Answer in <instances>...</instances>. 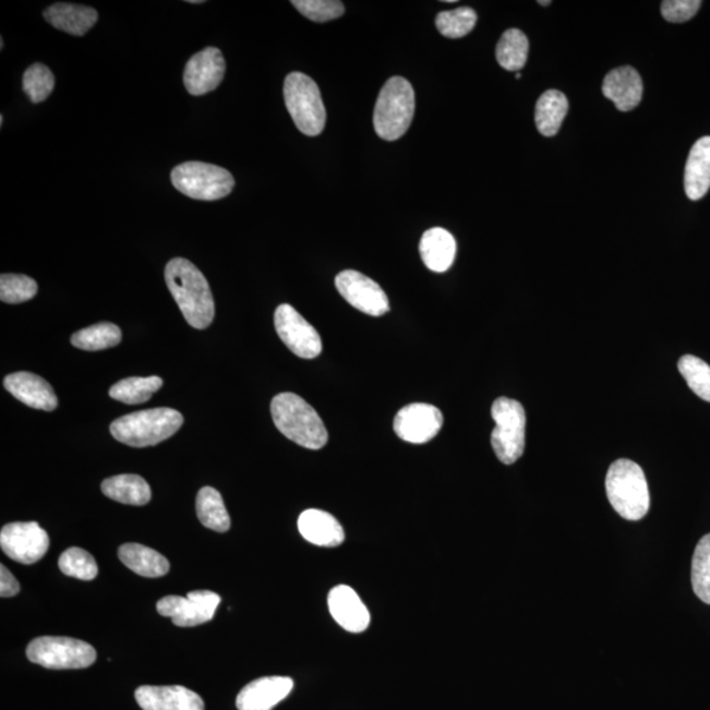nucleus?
<instances>
[{
	"label": "nucleus",
	"instance_id": "1",
	"mask_svg": "<svg viewBox=\"0 0 710 710\" xmlns=\"http://www.w3.org/2000/svg\"><path fill=\"white\" fill-rule=\"evenodd\" d=\"M165 279L185 322L195 329L208 328L214 322L215 302L200 268L188 260L175 258L166 265Z\"/></svg>",
	"mask_w": 710,
	"mask_h": 710
},
{
	"label": "nucleus",
	"instance_id": "2",
	"mask_svg": "<svg viewBox=\"0 0 710 710\" xmlns=\"http://www.w3.org/2000/svg\"><path fill=\"white\" fill-rule=\"evenodd\" d=\"M272 414L278 431L305 449L318 450L328 444V432L322 418L300 396L291 393L275 396Z\"/></svg>",
	"mask_w": 710,
	"mask_h": 710
},
{
	"label": "nucleus",
	"instance_id": "3",
	"mask_svg": "<svg viewBox=\"0 0 710 710\" xmlns=\"http://www.w3.org/2000/svg\"><path fill=\"white\" fill-rule=\"evenodd\" d=\"M183 421L182 413L172 408L146 409L115 420L110 432L121 444L148 447L175 436Z\"/></svg>",
	"mask_w": 710,
	"mask_h": 710
},
{
	"label": "nucleus",
	"instance_id": "4",
	"mask_svg": "<svg viewBox=\"0 0 710 710\" xmlns=\"http://www.w3.org/2000/svg\"><path fill=\"white\" fill-rule=\"evenodd\" d=\"M606 496L614 510L626 520L638 521L648 515L650 492L645 472L630 459H618L607 470Z\"/></svg>",
	"mask_w": 710,
	"mask_h": 710
},
{
	"label": "nucleus",
	"instance_id": "5",
	"mask_svg": "<svg viewBox=\"0 0 710 710\" xmlns=\"http://www.w3.org/2000/svg\"><path fill=\"white\" fill-rule=\"evenodd\" d=\"M414 92L402 76H393L381 89L374 108V128L377 136L395 141L405 136L414 115Z\"/></svg>",
	"mask_w": 710,
	"mask_h": 710
},
{
	"label": "nucleus",
	"instance_id": "6",
	"mask_svg": "<svg viewBox=\"0 0 710 710\" xmlns=\"http://www.w3.org/2000/svg\"><path fill=\"white\" fill-rule=\"evenodd\" d=\"M284 95L298 130L305 136H318L325 128L326 112L316 82L309 75L293 72L287 75Z\"/></svg>",
	"mask_w": 710,
	"mask_h": 710
},
{
	"label": "nucleus",
	"instance_id": "7",
	"mask_svg": "<svg viewBox=\"0 0 710 710\" xmlns=\"http://www.w3.org/2000/svg\"><path fill=\"white\" fill-rule=\"evenodd\" d=\"M491 413L495 421L491 444L496 457L504 465L517 462L526 450V409L517 400L498 398L492 405Z\"/></svg>",
	"mask_w": 710,
	"mask_h": 710
},
{
	"label": "nucleus",
	"instance_id": "8",
	"mask_svg": "<svg viewBox=\"0 0 710 710\" xmlns=\"http://www.w3.org/2000/svg\"><path fill=\"white\" fill-rule=\"evenodd\" d=\"M171 182L185 196L214 202L232 193L234 178L220 166L190 161L171 171Z\"/></svg>",
	"mask_w": 710,
	"mask_h": 710
},
{
	"label": "nucleus",
	"instance_id": "9",
	"mask_svg": "<svg viewBox=\"0 0 710 710\" xmlns=\"http://www.w3.org/2000/svg\"><path fill=\"white\" fill-rule=\"evenodd\" d=\"M32 663L50 670H80L93 666L97 651L92 645L69 637H40L28 645Z\"/></svg>",
	"mask_w": 710,
	"mask_h": 710
},
{
	"label": "nucleus",
	"instance_id": "10",
	"mask_svg": "<svg viewBox=\"0 0 710 710\" xmlns=\"http://www.w3.org/2000/svg\"><path fill=\"white\" fill-rule=\"evenodd\" d=\"M274 324L280 340L293 354L312 360L322 353L323 342L317 330L292 305H279Z\"/></svg>",
	"mask_w": 710,
	"mask_h": 710
},
{
	"label": "nucleus",
	"instance_id": "11",
	"mask_svg": "<svg viewBox=\"0 0 710 710\" xmlns=\"http://www.w3.org/2000/svg\"><path fill=\"white\" fill-rule=\"evenodd\" d=\"M221 598L213 591L200 590L188 593V598L166 597L158 601L157 611L170 617L172 624L191 628L206 624L214 618Z\"/></svg>",
	"mask_w": 710,
	"mask_h": 710
},
{
	"label": "nucleus",
	"instance_id": "12",
	"mask_svg": "<svg viewBox=\"0 0 710 710\" xmlns=\"http://www.w3.org/2000/svg\"><path fill=\"white\" fill-rule=\"evenodd\" d=\"M3 553L23 565H34L49 550V535L37 522H11L0 532Z\"/></svg>",
	"mask_w": 710,
	"mask_h": 710
},
{
	"label": "nucleus",
	"instance_id": "13",
	"mask_svg": "<svg viewBox=\"0 0 710 710\" xmlns=\"http://www.w3.org/2000/svg\"><path fill=\"white\" fill-rule=\"evenodd\" d=\"M336 287L350 305L366 315L377 317L389 311L386 292L366 275L356 270H345L337 275Z\"/></svg>",
	"mask_w": 710,
	"mask_h": 710
},
{
	"label": "nucleus",
	"instance_id": "14",
	"mask_svg": "<svg viewBox=\"0 0 710 710\" xmlns=\"http://www.w3.org/2000/svg\"><path fill=\"white\" fill-rule=\"evenodd\" d=\"M443 424L444 416L437 407L414 402L395 416L394 431L402 441L420 445L436 437Z\"/></svg>",
	"mask_w": 710,
	"mask_h": 710
},
{
	"label": "nucleus",
	"instance_id": "15",
	"mask_svg": "<svg viewBox=\"0 0 710 710\" xmlns=\"http://www.w3.org/2000/svg\"><path fill=\"white\" fill-rule=\"evenodd\" d=\"M226 60L217 48H206L191 57L184 68L183 83L185 89L194 97L214 92L226 75Z\"/></svg>",
	"mask_w": 710,
	"mask_h": 710
},
{
	"label": "nucleus",
	"instance_id": "16",
	"mask_svg": "<svg viewBox=\"0 0 710 710\" xmlns=\"http://www.w3.org/2000/svg\"><path fill=\"white\" fill-rule=\"evenodd\" d=\"M293 681L287 676H266L249 683L236 699L239 710H272L291 694Z\"/></svg>",
	"mask_w": 710,
	"mask_h": 710
},
{
	"label": "nucleus",
	"instance_id": "17",
	"mask_svg": "<svg viewBox=\"0 0 710 710\" xmlns=\"http://www.w3.org/2000/svg\"><path fill=\"white\" fill-rule=\"evenodd\" d=\"M143 710H204L202 697L183 686H143L134 693Z\"/></svg>",
	"mask_w": 710,
	"mask_h": 710
},
{
	"label": "nucleus",
	"instance_id": "18",
	"mask_svg": "<svg viewBox=\"0 0 710 710\" xmlns=\"http://www.w3.org/2000/svg\"><path fill=\"white\" fill-rule=\"evenodd\" d=\"M328 606L332 617L342 629L350 633L368 630L371 622L370 612L353 588L335 587L329 592Z\"/></svg>",
	"mask_w": 710,
	"mask_h": 710
},
{
	"label": "nucleus",
	"instance_id": "19",
	"mask_svg": "<svg viewBox=\"0 0 710 710\" xmlns=\"http://www.w3.org/2000/svg\"><path fill=\"white\" fill-rule=\"evenodd\" d=\"M4 387L17 400L31 408L50 412L59 407V399L52 386L41 376L27 371L5 376Z\"/></svg>",
	"mask_w": 710,
	"mask_h": 710
},
{
	"label": "nucleus",
	"instance_id": "20",
	"mask_svg": "<svg viewBox=\"0 0 710 710\" xmlns=\"http://www.w3.org/2000/svg\"><path fill=\"white\" fill-rule=\"evenodd\" d=\"M603 94L613 101L618 111L635 110L641 104L643 83L641 75L631 67H623L607 73L603 83Z\"/></svg>",
	"mask_w": 710,
	"mask_h": 710
},
{
	"label": "nucleus",
	"instance_id": "21",
	"mask_svg": "<svg viewBox=\"0 0 710 710\" xmlns=\"http://www.w3.org/2000/svg\"><path fill=\"white\" fill-rule=\"evenodd\" d=\"M298 528L303 539L316 546L337 547L345 541L341 524L325 510H304L299 517Z\"/></svg>",
	"mask_w": 710,
	"mask_h": 710
},
{
	"label": "nucleus",
	"instance_id": "22",
	"mask_svg": "<svg viewBox=\"0 0 710 710\" xmlns=\"http://www.w3.org/2000/svg\"><path fill=\"white\" fill-rule=\"evenodd\" d=\"M457 254V242L444 228H432L421 237L420 255L424 265L434 273L449 270Z\"/></svg>",
	"mask_w": 710,
	"mask_h": 710
},
{
	"label": "nucleus",
	"instance_id": "23",
	"mask_svg": "<svg viewBox=\"0 0 710 710\" xmlns=\"http://www.w3.org/2000/svg\"><path fill=\"white\" fill-rule=\"evenodd\" d=\"M684 189L690 201H700L710 189V136L696 141L689 152Z\"/></svg>",
	"mask_w": 710,
	"mask_h": 710
},
{
	"label": "nucleus",
	"instance_id": "24",
	"mask_svg": "<svg viewBox=\"0 0 710 710\" xmlns=\"http://www.w3.org/2000/svg\"><path fill=\"white\" fill-rule=\"evenodd\" d=\"M45 21L69 35L83 36L98 22V12L86 5L56 3L44 12Z\"/></svg>",
	"mask_w": 710,
	"mask_h": 710
},
{
	"label": "nucleus",
	"instance_id": "25",
	"mask_svg": "<svg viewBox=\"0 0 710 710\" xmlns=\"http://www.w3.org/2000/svg\"><path fill=\"white\" fill-rule=\"evenodd\" d=\"M119 559L144 578H161L170 570V563L163 554L140 543H124L120 546Z\"/></svg>",
	"mask_w": 710,
	"mask_h": 710
},
{
	"label": "nucleus",
	"instance_id": "26",
	"mask_svg": "<svg viewBox=\"0 0 710 710\" xmlns=\"http://www.w3.org/2000/svg\"><path fill=\"white\" fill-rule=\"evenodd\" d=\"M101 491L115 502L137 505V507L148 504L152 498L148 482L143 477L134 476V473H124V476L106 479L101 483Z\"/></svg>",
	"mask_w": 710,
	"mask_h": 710
},
{
	"label": "nucleus",
	"instance_id": "27",
	"mask_svg": "<svg viewBox=\"0 0 710 710\" xmlns=\"http://www.w3.org/2000/svg\"><path fill=\"white\" fill-rule=\"evenodd\" d=\"M568 100L558 89H547L535 105V125L543 136L553 137L567 117Z\"/></svg>",
	"mask_w": 710,
	"mask_h": 710
},
{
	"label": "nucleus",
	"instance_id": "28",
	"mask_svg": "<svg viewBox=\"0 0 710 710\" xmlns=\"http://www.w3.org/2000/svg\"><path fill=\"white\" fill-rule=\"evenodd\" d=\"M196 514L204 527L219 533L228 532L230 517L219 491L203 488L196 497Z\"/></svg>",
	"mask_w": 710,
	"mask_h": 710
},
{
	"label": "nucleus",
	"instance_id": "29",
	"mask_svg": "<svg viewBox=\"0 0 710 710\" xmlns=\"http://www.w3.org/2000/svg\"><path fill=\"white\" fill-rule=\"evenodd\" d=\"M164 386V381L159 376L148 377H127V380L115 383L110 389L112 399L124 402V405H143L152 399L159 388Z\"/></svg>",
	"mask_w": 710,
	"mask_h": 710
},
{
	"label": "nucleus",
	"instance_id": "30",
	"mask_svg": "<svg viewBox=\"0 0 710 710\" xmlns=\"http://www.w3.org/2000/svg\"><path fill=\"white\" fill-rule=\"evenodd\" d=\"M529 41L520 29L505 31L496 47L498 65L508 72H520L528 61Z\"/></svg>",
	"mask_w": 710,
	"mask_h": 710
},
{
	"label": "nucleus",
	"instance_id": "31",
	"mask_svg": "<svg viewBox=\"0 0 710 710\" xmlns=\"http://www.w3.org/2000/svg\"><path fill=\"white\" fill-rule=\"evenodd\" d=\"M121 330L112 323H99L76 332L72 337L73 347L86 351H98L118 347L121 342Z\"/></svg>",
	"mask_w": 710,
	"mask_h": 710
},
{
	"label": "nucleus",
	"instance_id": "32",
	"mask_svg": "<svg viewBox=\"0 0 710 710\" xmlns=\"http://www.w3.org/2000/svg\"><path fill=\"white\" fill-rule=\"evenodd\" d=\"M693 587L696 597L710 605V533L702 537L695 550Z\"/></svg>",
	"mask_w": 710,
	"mask_h": 710
},
{
	"label": "nucleus",
	"instance_id": "33",
	"mask_svg": "<svg viewBox=\"0 0 710 710\" xmlns=\"http://www.w3.org/2000/svg\"><path fill=\"white\" fill-rule=\"evenodd\" d=\"M687 385L700 399L710 402V366L695 356H684L677 363Z\"/></svg>",
	"mask_w": 710,
	"mask_h": 710
},
{
	"label": "nucleus",
	"instance_id": "34",
	"mask_svg": "<svg viewBox=\"0 0 710 710\" xmlns=\"http://www.w3.org/2000/svg\"><path fill=\"white\" fill-rule=\"evenodd\" d=\"M59 567L62 574L80 580L97 578L98 565L94 556L80 547H70L60 556Z\"/></svg>",
	"mask_w": 710,
	"mask_h": 710
},
{
	"label": "nucleus",
	"instance_id": "35",
	"mask_svg": "<svg viewBox=\"0 0 710 710\" xmlns=\"http://www.w3.org/2000/svg\"><path fill=\"white\" fill-rule=\"evenodd\" d=\"M477 12L471 8H459L453 11L440 12L436 17L437 29L441 35L449 38H460L469 35L476 27Z\"/></svg>",
	"mask_w": 710,
	"mask_h": 710
},
{
	"label": "nucleus",
	"instance_id": "36",
	"mask_svg": "<svg viewBox=\"0 0 710 710\" xmlns=\"http://www.w3.org/2000/svg\"><path fill=\"white\" fill-rule=\"evenodd\" d=\"M23 88L32 104H41L53 92L55 75L43 63H34V65L25 70Z\"/></svg>",
	"mask_w": 710,
	"mask_h": 710
},
{
	"label": "nucleus",
	"instance_id": "37",
	"mask_svg": "<svg viewBox=\"0 0 710 710\" xmlns=\"http://www.w3.org/2000/svg\"><path fill=\"white\" fill-rule=\"evenodd\" d=\"M38 291L36 281L27 275L2 274L0 277V299L9 304H21L34 299Z\"/></svg>",
	"mask_w": 710,
	"mask_h": 710
},
{
	"label": "nucleus",
	"instance_id": "38",
	"mask_svg": "<svg viewBox=\"0 0 710 710\" xmlns=\"http://www.w3.org/2000/svg\"><path fill=\"white\" fill-rule=\"evenodd\" d=\"M291 3L300 14L316 23L335 21L345 12L344 3L338 0H293Z\"/></svg>",
	"mask_w": 710,
	"mask_h": 710
},
{
	"label": "nucleus",
	"instance_id": "39",
	"mask_svg": "<svg viewBox=\"0 0 710 710\" xmlns=\"http://www.w3.org/2000/svg\"><path fill=\"white\" fill-rule=\"evenodd\" d=\"M701 4L700 0H664L661 11L670 23H686L697 14Z\"/></svg>",
	"mask_w": 710,
	"mask_h": 710
},
{
	"label": "nucleus",
	"instance_id": "40",
	"mask_svg": "<svg viewBox=\"0 0 710 710\" xmlns=\"http://www.w3.org/2000/svg\"><path fill=\"white\" fill-rule=\"evenodd\" d=\"M0 597L14 598L21 591V586L8 568L0 566Z\"/></svg>",
	"mask_w": 710,
	"mask_h": 710
},
{
	"label": "nucleus",
	"instance_id": "41",
	"mask_svg": "<svg viewBox=\"0 0 710 710\" xmlns=\"http://www.w3.org/2000/svg\"><path fill=\"white\" fill-rule=\"evenodd\" d=\"M189 3L201 4L203 2H202V0H191V2H189Z\"/></svg>",
	"mask_w": 710,
	"mask_h": 710
},
{
	"label": "nucleus",
	"instance_id": "42",
	"mask_svg": "<svg viewBox=\"0 0 710 710\" xmlns=\"http://www.w3.org/2000/svg\"><path fill=\"white\" fill-rule=\"evenodd\" d=\"M539 4L549 5V4H552V2H539Z\"/></svg>",
	"mask_w": 710,
	"mask_h": 710
},
{
	"label": "nucleus",
	"instance_id": "43",
	"mask_svg": "<svg viewBox=\"0 0 710 710\" xmlns=\"http://www.w3.org/2000/svg\"><path fill=\"white\" fill-rule=\"evenodd\" d=\"M516 79H517V80H520V79H521V74H520V73H517V74H516Z\"/></svg>",
	"mask_w": 710,
	"mask_h": 710
}]
</instances>
